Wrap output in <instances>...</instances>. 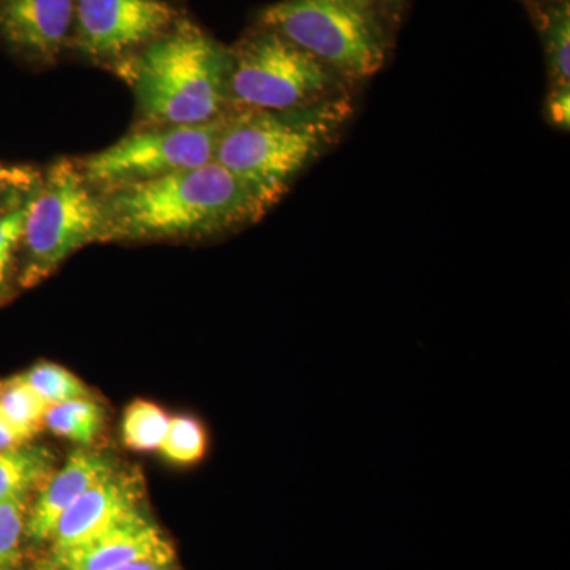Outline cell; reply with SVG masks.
Returning a JSON list of instances; mask_svg holds the SVG:
<instances>
[{
    "instance_id": "1",
    "label": "cell",
    "mask_w": 570,
    "mask_h": 570,
    "mask_svg": "<svg viewBox=\"0 0 570 570\" xmlns=\"http://www.w3.org/2000/svg\"><path fill=\"white\" fill-rule=\"evenodd\" d=\"M105 242L209 238L257 223L264 206L223 165L209 163L100 194Z\"/></svg>"
},
{
    "instance_id": "2",
    "label": "cell",
    "mask_w": 570,
    "mask_h": 570,
    "mask_svg": "<svg viewBox=\"0 0 570 570\" xmlns=\"http://www.w3.org/2000/svg\"><path fill=\"white\" fill-rule=\"evenodd\" d=\"M352 112L348 94L295 110H228L214 163L230 171L268 213L335 145Z\"/></svg>"
},
{
    "instance_id": "3",
    "label": "cell",
    "mask_w": 570,
    "mask_h": 570,
    "mask_svg": "<svg viewBox=\"0 0 570 570\" xmlns=\"http://www.w3.org/2000/svg\"><path fill=\"white\" fill-rule=\"evenodd\" d=\"M230 50L189 21H176L116 63L137 99L140 126H197L228 108Z\"/></svg>"
},
{
    "instance_id": "4",
    "label": "cell",
    "mask_w": 570,
    "mask_h": 570,
    "mask_svg": "<svg viewBox=\"0 0 570 570\" xmlns=\"http://www.w3.org/2000/svg\"><path fill=\"white\" fill-rule=\"evenodd\" d=\"M272 29L324 62L348 85L373 77L389 55L381 0H281L261 13Z\"/></svg>"
},
{
    "instance_id": "5",
    "label": "cell",
    "mask_w": 570,
    "mask_h": 570,
    "mask_svg": "<svg viewBox=\"0 0 570 570\" xmlns=\"http://www.w3.org/2000/svg\"><path fill=\"white\" fill-rule=\"evenodd\" d=\"M230 110H295L348 94V82L324 62L262 26L230 50Z\"/></svg>"
},
{
    "instance_id": "6",
    "label": "cell",
    "mask_w": 570,
    "mask_h": 570,
    "mask_svg": "<svg viewBox=\"0 0 570 570\" xmlns=\"http://www.w3.org/2000/svg\"><path fill=\"white\" fill-rule=\"evenodd\" d=\"M105 242L102 198L82 176L78 164L59 160L41 175L29 206L20 250L22 287L50 276L71 254Z\"/></svg>"
},
{
    "instance_id": "7",
    "label": "cell",
    "mask_w": 570,
    "mask_h": 570,
    "mask_svg": "<svg viewBox=\"0 0 570 570\" xmlns=\"http://www.w3.org/2000/svg\"><path fill=\"white\" fill-rule=\"evenodd\" d=\"M227 112L197 126H140L78 167L99 194L193 170L213 163Z\"/></svg>"
},
{
    "instance_id": "8",
    "label": "cell",
    "mask_w": 570,
    "mask_h": 570,
    "mask_svg": "<svg viewBox=\"0 0 570 570\" xmlns=\"http://www.w3.org/2000/svg\"><path fill=\"white\" fill-rule=\"evenodd\" d=\"M176 22L165 0H75V48L94 61L118 63Z\"/></svg>"
},
{
    "instance_id": "9",
    "label": "cell",
    "mask_w": 570,
    "mask_h": 570,
    "mask_svg": "<svg viewBox=\"0 0 570 570\" xmlns=\"http://www.w3.org/2000/svg\"><path fill=\"white\" fill-rule=\"evenodd\" d=\"M140 483L112 472L91 487L59 520L52 534V558L99 538L140 509Z\"/></svg>"
},
{
    "instance_id": "10",
    "label": "cell",
    "mask_w": 570,
    "mask_h": 570,
    "mask_svg": "<svg viewBox=\"0 0 570 570\" xmlns=\"http://www.w3.org/2000/svg\"><path fill=\"white\" fill-rule=\"evenodd\" d=\"M75 0H0V39L37 63H52L73 32Z\"/></svg>"
},
{
    "instance_id": "11",
    "label": "cell",
    "mask_w": 570,
    "mask_h": 570,
    "mask_svg": "<svg viewBox=\"0 0 570 570\" xmlns=\"http://www.w3.org/2000/svg\"><path fill=\"white\" fill-rule=\"evenodd\" d=\"M146 560L174 562L175 551L141 510L99 538L55 558L61 570H116Z\"/></svg>"
},
{
    "instance_id": "12",
    "label": "cell",
    "mask_w": 570,
    "mask_h": 570,
    "mask_svg": "<svg viewBox=\"0 0 570 570\" xmlns=\"http://www.w3.org/2000/svg\"><path fill=\"white\" fill-rule=\"evenodd\" d=\"M115 472L110 460L89 452H75L69 461L50 475L41 487L31 513L26 520V534L36 542L51 540L56 527L91 487Z\"/></svg>"
},
{
    "instance_id": "13",
    "label": "cell",
    "mask_w": 570,
    "mask_h": 570,
    "mask_svg": "<svg viewBox=\"0 0 570 570\" xmlns=\"http://www.w3.org/2000/svg\"><path fill=\"white\" fill-rule=\"evenodd\" d=\"M527 7L542 40L550 89L570 88L569 0H538Z\"/></svg>"
},
{
    "instance_id": "14",
    "label": "cell",
    "mask_w": 570,
    "mask_h": 570,
    "mask_svg": "<svg viewBox=\"0 0 570 570\" xmlns=\"http://www.w3.org/2000/svg\"><path fill=\"white\" fill-rule=\"evenodd\" d=\"M41 175L21 167L13 181L0 193V292L9 279L17 250H20L24 220L39 187Z\"/></svg>"
},
{
    "instance_id": "15",
    "label": "cell",
    "mask_w": 570,
    "mask_h": 570,
    "mask_svg": "<svg viewBox=\"0 0 570 570\" xmlns=\"http://www.w3.org/2000/svg\"><path fill=\"white\" fill-rule=\"evenodd\" d=\"M55 455L45 448H20L0 452V502L26 498L51 475Z\"/></svg>"
},
{
    "instance_id": "16",
    "label": "cell",
    "mask_w": 570,
    "mask_h": 570,
    "mask_svg": "<svg viewBox=\"0 0 570 570\" xmlns=\"http://www.w3.org/2000/svg\"><path fill=\"white\" fill-rule=\"evenodd\" d=\"M48 406L21 376L0 381V414L24 441H31L45 426Z\"/></svg>"
},
{
    "instance_id": "17",
    "label": "cell",
    "mask_w": 570,
    "mask_h": 570,
    "mask_svg": "<svg viewBox=\"0 0 570 570\" xmlns=\"http://www.w3.org/2000/svg\"><path fill=\"white\" fill-rule=\"evenodd\" d=\"M102 423V407L91 396L50 406L45 415V426L50 428L52 433L85 445L91 444L97 438Z\"/></svg>"
},
{
    "instance_id": "18",
    "label": "cell",
    "mask_w": 570,
    "mask_h": 570,
    "mask_svg": "<svg viewBox=\"0 0 570 570\" xmlns=\"http://www.w3.org/2000/svg\"><path fill=\"white\" fill-rule=\"evenodd\" d=\"M167 412L149 401H135L122 419V439L127 448L137 452L159 450L167 434Z\"/></svg>"
},
{
    "instance_id": "19",
    "label": "cell",
    "mask_w": 570,
    "mask_h": 570,
    "mask_svg": "<svg viewBox=\"0 0 570 570\" xmlns=\"http://www.w3.org/2000/svg\"><path fill=\"white\" fill-rule=\"evenodd\" d=\"M21 377L48 407L78 397L91 396L89 389L80 379L55 363H39L21 374Z\"/></svg>"
},
{
    "instance_id": "20",
    "label": "cell",
    "mask_w": 570,
    "mask_h": 570,
    "mask_svg": "<svg viewBox=\"0 0 570 570\" xmlns=\"http://www.w3.org/2000/svg\"><path fill=\"white\" fill-rule=\"evenodd\" d=\"M164 459L178 466H193L204 460L208 450L205 426L197 419L179 415L170 419L167 434L160 445Z\"/></svg>"
},
{
    "instance_id": "21",
    "label": "cell",
    "mask_w": 570,
    "mask_h": 570,
    "mask_svg": "<svg viewBox=\"0 0 570 570\" xmlns=\"http://www.w3.org/2000/svg\"><path fill=\"white\" fill-rule=\"evenodd\" d=\"M26 532V498L0 502V570L17 568Z\"/></svg>"
},
{
    "instance_id": "22",
    "label": "cell",
    "mask_w": 570,
    "mask_h": 570,
    "mask_svg": "<svg viewBox=\"0 0 570 570\" xmlns=\"http://www.w3.org/2000/svg\"><path fill=\"white\" fill-rule=\"evenodd\" d=\"M547 112H549L551 126L560 127L561 130L569 129L570 88L550 89Z\"/></svg>"
},
{
    "instance_id": "23",
    "label": "cell",
    "mask_w": 570,
    "mask_h": 570,
    "mask_svg": "<svg viewBox=\"0 0 570 570\" xmlns=\"http://www.w3.org/2000/svg\"><path fill=\"white\" fill-rule=\"evenodd\" d=\"M24 438L0 414V452L24 445Z\"/></svg>"
},
{
    "instance_id": "24",
    "label": "cell",
    "mask_w": 570,
    "mask_h": 570,
    "mask_svg": "<svg viewBox=\"0 0 570 570\" xmlns=\"http://www.w3.org/2000/svg\"><path fill=\"white\" fill-rule=\"evenodd\" d=\"M116 570H174V569H171V562L146 560V561L132 562V564H127V566H124V568L116 569Z\"/></svg>"
},
{
    "instance_id": "25",
    "label": "cell",
    "mask_w": 570,
    "mask_h": 570,
    "mask_svg": "<svg viewBox=\"0 0 570 570\" xmlns=\"http://www.w3.org/2000/svg\"><path fill=\"white\" fill-rule=\"evenodd\" d=\"M20 168L21 167H7V165H0V193H2L11 181H13V178L18 175Z\"/></svg>"
},
{
    "instance_id": "26",
    "label": "cell",
    "mask_w": 570,
    "mask_h": 570,
    "mask_svg": "<svg viewBox=\"0 0 570 570\" xmlns=\"http://www.w3.org/2000/svg\"><path fill=\"white\" fill-rule=\"evenodd\" d=\"M382 6H384L385 11L389 13L400 14L401 9H403L404 0H381Z\"/></svg>"
},
{
    "instance_id": "27",
    "label": "cell",
    "mask_w": 570,
    "mask_h": 570,
    "mask_svg": "<svg viewBox=\"0 0 570 570\" xmlns=\"http://www.w3.org/2000/svg\"><path fill=\"white\" fill-rule=\"evenodd\" d=\"M528 2H538V0H524V3H528Z\"/></svg>"
}]
</instances>
